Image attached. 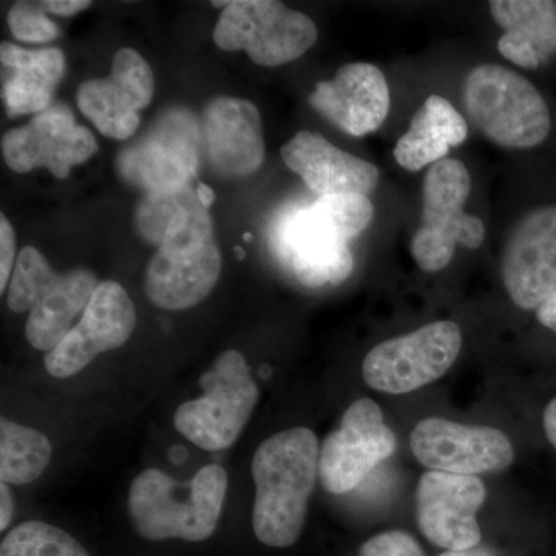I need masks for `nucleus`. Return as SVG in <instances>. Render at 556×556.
I'll use <instances>...</instances> for the list:
<instances>
[{
  "instance_id": "obj_26",
  "label": "nucleus",
  "mask_w": 556,
  "mask_h": 556,
  "mask_svg": "<svg viewBox=\"0 0 556 556\" xmlns=\"http://www.w3.org/2000/svg\"><path fill=\"white\" fill-rule=\"evenodd\" d=\"M61 277L38 249L25 247L11 276L7 295L9 308L17 314L30 313L60 283Z\"/></svg>"
},
{
  "instance_id": "obj_9",
  "label": "nucleus",
  "mask_w": 556,
  "mask_h": 556,
  "mask_svg": "<svg viewBox=\"0 0 556 556\" xmlns=\"http://www.w3.org/2000/svg\"><path fill=\"white\" fill-rule=\"evenodd\" d=\"M396 434L383 422L382 409L364 397L343 413L338 430L332 431L318 456V478L332 495L356 489L372 468L396 450Z\"/></svg>"
},
{
  "instance_id": "obj_7",
  "label": "nucleus",
  "mask_w": 556,
  "mask_h": 556,
  "mask_svg": "<svg viewBox=\"0 0 556 556\" xmlns=\"http://www.w3.org/2000/svg\"><path fill=\"white\" fill-rule=\"evenodd\" d=\"M316 24L276 0H236L223 11L214 40L226 51L244 50L255 64L278 67L298 61L317 42Z\"/></svg>"
},
{
  "instance_id": "obj_11",
  "label": "nucleus",
  "mask_w": 556,
  "mask_h": 556,
  "mask_svg": "<svg viewBox=\"0 0 556 556\" xmlns=\"http://www.w3.org/2000/svg\"><path fill=\"white\" fill-rule=\"evenodd\" d=\"M135 327L137 311L126 289L116 281H101L79 324L46 354L47 372L56 379L78 375L100 354L123 346Z\"/></svg>"
},
{
  "instance_id": "obj_15",
  "label": "nucleus",
  "mask_w": 556,
  "mask_h": 556,
  "mask_svg": "<svg viewBox=\"0 0 556 556\" xmlns=\"http://www.w3.org/2000/svg\"><path fill=\"white\" fill-rule=\"evenodd\" d=\"M155 93L149 62L129 47L115 54L109 78L89 79L78 89V108L102 135L129 139L139 126V110L148 108Z\"/></svg>"
},
{
  "instance_id": "obj_2",
  "label": "nucleus",
  "mask_w": 556,
  "mask_h": 556,
  "mask_svg": "<svg viewBox=\"0 0 556 556\" xmlns=\"http://www.w3.org/2000/svg\"><path fill=\"white\" fill-rule=\"evenodd\" d=\"M181 485L159 468H148L131 482L129 517L135 530L149 541L177 540L200 543L217 529L228 492V473L217 464L197 471L188 496Z\"/></svg>"
},
{
  "instance_id": "obj_31",
  "label": "nucleus",
  "mask_w": 556,
  "mask_h": 556,
  "mask_svg": "<svg viewBox=\"0 0 556 556\" xmlns=\"http://www.w3.org/2000/svg\"><path fill=\"white\" fill-rule=\"evenodd\" d=\"M16 236L5 215L0 217V292L5 291L14 270Z\"/></svg>"
},
{
  "instance_id": "obj_17",
  "label": "nucleus",
  "mask_w": 556,
  "mask_h": 556,
  "mask_svg": "<svg viewBox=\"0 0 556 556\" xmlns=\"http://www.w3.org/2000/svg\"><path fill=\"white\" fill-rule=\"evenodd\" d=\"M281 254L300 283L308 288L339 287L354 268L345 233L316 203L288 219L281 232Z\"/></svg>"
},
{
  "instance_id": "obj_34",
  "label": "nucleus",
  "mask_w": 556,
  "mask_h": 556,
  "mask_svg": "<svg viewBox=\"0 0 556 556\" xmlns=\"http://www.w3.org/2000/svg\"><path fill=\"white\" fill-rule=\"evenodd\" d=\"M0 530L3 532L10 526L14 514V500L7 482H0Z\"/></svg>"
},
{
  "instance_id": "obj_1",
  "label": "nucleus",
  "mask_w": 556,
  "mask_h": 556,
  "mask_svg": "<svg viewBox=\"0 0 556 556\" xmlns=\"http://www.w3.org/2000/svg\"><path fill=\"white\" fill-rule=\"evenodd\" d=\"M318 456L316 433L305 427L280 431L255 450L252 527L260 543L278 548L298 543L316 486Z\"/></svg>"
},
{
  "instance_id": "obj_28",
  "label": "nucleus",
  "mask_w": 556,
  "mask_h": 556,
  "mask_svg": "<svg viewBox=\"0 0 556 556\" xmlns=\"http://www.w3.org/2000/svg\"><path fill=\"white\" fill-rule=\"evenodd\" d=\"M201 204L197 188L188 186L172 192L148 193L135 215L138 232L149 243L160 247L175 218L188 208Z\"/></svg>"
},
{
  "instance_id": "obj_27",
  "label": "nucleus",
  "mask_w": 556,
  "mask_h": 556,
  "mask_svg": "<svg viewBox=\"0 0 556 556\" xmlns=\"http://www.w3.org/2000/svg\"><path fill=\"white\" fill-rule=\"evenodd\" d=\"M0 556H90L78 540L60 527L27 521L11 529L0 544Z\"/></svg>"
},
{
  "instance_id": "obj_4",
  "label": "nucleus",
  "mask_w": 556,
  "mask_h": 556,
  "mask_svg": "<svg viewBox=\"0 0 556 556\" xmlns=\"http://www.w3.org/2000/svg\"><path fill=\"white\" fill-rule=\"evenodd\" d=\"M464 105L475 126L504 149L536 148L551 134V110L543 94L503 65H479L468 73Z\"/></svg>"
},
{
  "instance_id": "obj_32",
  "label": "nucleus",
  "mask_w": 556,
  "mask_h": 556,
  "mask_svg": "<svg viewBox=\"0 0 556 556\" xmlns=\"http://www.w3.org/2000/svg\"><path fill=\"white\" fill-rule=\"evenodd\" d=\"M42 7L47 13L68 17L89 9L91 2L89 0H50V2H42Z\"/></svg>"
},
{
  "instance_id": "obj_22",
  "label": "nucleus",
  "mask_w": 556,
  "mask_h": 556,
  "mask_svg": "<svg viewBox=\"0 0 556 556\" xmlns=\"http://www.w3.org/2000/svg\"><path fill=\"white\" fill-rule=\"evenodd\" d=\"M490 13L506 30L497 50L511 64L536 70L556 56V2L493 0Z\"/></svg>"
},
{
  "instance_id": "obj_38",
  "label": "nucleus",
  "mask_w": 556,
  "mask_h": 556,
  "mask_svg": "<svg viewBox=\"0 0 556 556\" xmlns=\"http://www.w3.org/2000/svg\"><path fill=\"white\" fill-rule=\"evenodd\" d=\"M233 251L237 252V258H239V260L244 258V251H243V249L236 248V249H233Z\"/></svg>"
},
{
  "instance_id": "obj_37",
  "label": "nucleus",
  "mask_w": 556,
  "mask_h": 556,
  "mask_svg": "<svg viewBox=\"0 0 556 556\" xmlns=\"http://www.w3.org/2000/svg\"><path fill=\"white\" fill-rule=\"evenodd\" d=\"M197 195H199L200 203L206 208L211 207L215 201L214 190L204 185V182L197 185Z\"/></svg>"
},
{
  "instance_id": "obj_13",
  "label": "nucleus",
  "mask_w": 556,
  "mask_h": 556,
  "mask_svg": "<svg viewBox=\"0 0 556 556\" xmlns=\"http://www.w3.org/2000/svg\"><path fill=\"white\" fill-rule=\"evenodd\" d=\"M97 149L91 131L78 126L64 104H51L27 126L2 137L3 160L17 174L46 167L53 177L64 179L73 166L86 163Z\"/></svg>"
},
{
  "instance_id": "obj_14",
  "label": "nucleus",
  "mask_w": 556,
  "mask_h": 556,
  "mask_svg": "<svg viewBox=\"0 0 556 556\" xmlns=\"http://www.w3.org/2000/svg\"><path fill=\"white\" fill-rule=\"evenodd\" d=\"M486 490L478 477L431 471L416 490V519L420 532L445 551H467L481 543L477 514Z\"/></svg>"
},
{
  "instance_id": "obj_25",
  "label": "nucleus",
  "mask_w": 556,
  "mask_h": 556,
  "mask_svg": "<svg viewBox=\"0 0 556 556\" xmlns=\"http://www.w3.org/2000/svg\"><path fill=\"white\" fill-rule=\"evenodd\" d=\"M53 448L49 438L35 428L0 419V479L7 484L36 481L49 467Z\"/></svg>"
},
{
  "instance_id": "obj_29",
  "label": "nucleus",
  "mask_w": 556,
  "mask_h": 556,
  "mask_svg": "<svg viewBox=\"0 0 556 556\" xmlns=\"http://www.w3.org/2000/svg\"><path fill=\"white\" fill-rule=\"evenodd\" d=\"M9 27L14 38L25 43L51 42L60 36V28L46 16L42 3H16L9 13Z\"/></svg>"
},
{
  "instance_id": "obj_33",
  "label": "nucleus",
  "mask_w": 556,
  "mask_h": 556,
  "mask_svg": "<svg viewBox=\"0 0 556 556\" xmlns=\"http://www.w3.org/2000/svg\"><path fill=\"white\" fill-rule=\"evenodd\" d=\"M536 318L541 325L552 329L556 334V289L536 309Z\"/></svg>"
},
{
  "instance_id": "obj_36",
  "label": "nucleus",
  "mask_w": 556,
  "mask_h": 556,
  "mask_svg": "<svg viewBox=\"0 0 556 556\" xmlns=\"http://www.w3.org/2000/svg\"><path fill=\"white\" fill-rule=\"evenodd\" d=\"M439 556H496V555H495V552L490 551L489 547H484V546H481V544H479V546L467 548V551H456V552L447 551V552H444V554H441Z\"/></svg>"
},
{
  "instance_id": "obj_10",
  "label": "nucleus",
  "mask_w": 556,
  "mask_h": 556,
  "mask_svg": "<svg viewBox=\"0 0 556 556\" xmlns=\"http://www.w3.org/2000/svg\"><path fill=\"white\" fill-rule=\"evenodd\" d=\"M409 445L428 470L464 477L506 470L515 459L514 445L503 431L460 426L442 417L420 420L409 437Z\"/></svg>"
},
{
  "instance_id": "obj_19",
  "label": "nucleus",
  "mask_w": 556,
  "mask_h": 556,
  "mask_svg": "<svg viewBox=\"0 0 556 556\" xmlns=\"http://www.w3.org/2000/svg\"><path fill=\"white\" fill-rule=\"evenodd\" d=\"M203 138L208 163L226 177H244L265 161L262 116L255 104L222 97L207 105Z\"/></svg>"
},
{
  "instance_id": "obj_23",
  "label": "nucleus",
  "mask_w": 556,
  "mask_h": 556,
  "mask_svg": "<svg viewBox=\"0 0 556 556\" xmlns=\"http://www.w3.org/2000/svg\"><path fill=\"white\" fill-rule=\"evenodd\" d=\"M468 137L467 121L452 102L431 94L413 116L407 134L399 138L394 160L408 172L422 170L445 160L450 149Z\"/></svg>"
},
{
  "instance_id": "obj_24",
  "label": "nucleus",
  "mask_w": 556,
  "mask_h": 556,
  "mask_svg": "<svg viewBox=\"0 0 556 556\" xmlns=\"http://www.w3.org/2000/svg\"><path fill=\"white\" fill-rule=\"evenodd\" d=\"M98 287V278L89 269L78 268L64 274L60 283L30 311L25 329L30 345L46 353L60 345Z\"/></svg>"
},
{
  "instance_id": "obj_30",
  "label": "nucleus",
  "mask_w": 556,
  "mask_h": 556,
  "mask_svg": "<svg viewBox=\"0 0 556 556\" xmlns=\"http://www.w3.org/2000/svg\"><path fill=\"white\" fill-rule=\"evenodd\" d=\"M358 556H426L419 543L401 530L379 533L365 541Z\"/></svg>"
},
{
  "instance_id": "obj_18",
  "label": "nucleus",
  "mask_w": 556,
  "mask_h": 556,
  "mask_svg": "<svg viewBox=\"0 0 556 556\" xmlns=\"http://www.w3.org/2000/svg\"><path fill=\"white\" fill-rule=\"evenodd\" d=\"M309 104L348 135L365 137L386 123L390 89L380 68L354 62L340 67L331 80L318 83Z\"/></svg>"
},
{
  "instance_id": "obj_35",
  "label": "nucleus",
  "mask_w": 556,
  "mask_h": 556,
  "mask_svg": "<svg viewBox=\"0 0 556 556\" xmlns=\"http://www.w3.org/2000/svg\"><path fill=\"white\" fill-rule=\"evenodd\" d=\"M543 424L548 442L556 448V399L544 409Z\"/></svg>"
},
{
  "instance_id": "obj_20",
  "label": "nucleus",
  "mask_w": 556,
  "mask_h": 556,
  "mask_svg": "<svg viewBox=\"0 0 556 556\" xmlns=\"http://www.w3.org/2000/svg\"><path fill=\"white\" fill-rule=\"evenodd\" d=\"M285 164L318 197H367L379 182L375 164L343 152L321 135L302 130L281 148Z\"/></svg>"
},
{
  "instance_id": "obj_6",
  "label": "nucleus",
  "mask_w": 556,
  "mask_h": 556,
  "mask_svg": "<svg viewBox=\"0 0 556 556\" xmlns=\"http://www.w3.org/2000/svg\"><path fill=\"white\" fill-rule=\"evenodd\" d=\"M471 192L466 164L445 159L428 169L422 186V222L412 240V255L420 269L447 268L457 244L481 248L485 226L464 211Z\"/></svg>"
},
{
  "instance_id": "obj_3",
  "label": "nucleus",
  "mask_w": 556,
  "mask_h": 556,
  "mask_svg": "<svg viewBox=\"0 0 556 556\" xmlns=\"http://www.w3.org/2000/svg\"><path fill=\"white\" fill-rule=\"evenodd\" d=\"M222 254L203 204L175 218L146 269V294L160 309L199 305L217 287Z\"/></svg>"
},
{
  "instance_id": "obj_8",
  "label": "nucleus",
  "mask_w": 556,
  "mask_h": 556,
  "mask_svg": "<svg viewBox=\"0 0 556 556\" xmlns=\"http://www.w3.org/2000/svg\"><path fill=\"white\" fill-rule=\"evenodd\" d=\"M463 332L442 320L372 348L364 361L365 382L387 394H407L441 379L455 364Z\"/></svg>"
},
{
  "instance_id": "obj_5",
  "label": "nucleus",
  "mask_w": 556,
  "mask_h": 556,
  "mask_svg": "<svg viewBox=\"0 0 556 556\" xmlns=\"http://www.w3.org/2000/svg\"><path fill=\"white\" fill-rule=\"evenodd\" d=\"M200 383L203 394L179 405L175 428L206 452L229 448L247 427L260 397L247 358L239 351H225Z\"/></svg>"
},
{
  "instance_id": "obj_12",
  "label": "nucleus",
  "mask_w": 556,
  "mask_h": 556,
  "mask_svg": "<svg viewBox=\"0 0 556 556\" xmlns=\"http://www.w3.org/2000/svg\"><path fill=\"white\" fill-rule=\"evenodd\" d=\"M199 169V135L189 116L160 121L144 138L119 153L121 177L148 193L192 186Z\"/></svg>"
},
{
  "instance_id": "obj_21",
  "label": "nucleus",
  "mask_w": 556,
  "mask_h": 556,
  "mask_svg": "<svg viewBox=\"0 0 556 556\" xmlns=\"http://www.w3.org/2000/svg\"><path fill=\"white\" fill-rule=\"evenodd\" d=\"M2 98L13 116L43 112L53 102L54 91L65 73V56L56 47L25 50L11 42L0 46Z\"/></svg>"
},
{
  "instance_id": "obj_16",
  "label": "nucleus",
  "mask_w": 556,
  "mask_h": 556,
  "mask_svg": "<svg viewBox=\"0 0 556 556\" xmlns=\"http://www.w3.org/2000/svg\"><path fill=\"white\" fill-rule=\"evenodd\" d=\"M501 274L511 302L538 309L556 289V206L533 208L508 236Z\"/></svg>"
}]
</instances>
